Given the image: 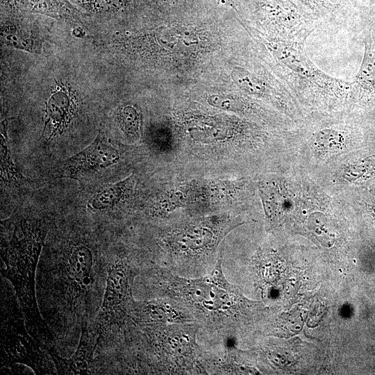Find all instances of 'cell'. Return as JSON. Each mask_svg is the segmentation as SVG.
Instances as JSON below:
<instances>
[{
  "mask_svg": "<svg viewBox=\"0 0 375 375\" xmlns=\"http://www.w3.org/2000/svg\"><path fill=\"white\" fill-rule=\"evenodd\" d=\"M141 270V265L128 257L117 256L108 262L102 303L92 323L98 334V344L111 335L122 338L124 342L135 303L133 281Z\"/></svg>",
  "mask_w": 375,
  "mask_h": 375,
  "instance_id": "7",
  "label": "cell"
},
{
  "mask_svg": "<svg viewBox=\"0 0 375 375\" xmlns=\"http://www.w3.org/2000/svg\"><path fill=\"white\" fill-rule=\"evenodd\" d=\"M128 347L140 373L207 374L197 322L132 325Z\"/></svg>",
  "mask_w": 375,
  "mask_h": 375,
  "instance_id": "2",
  "label": "cell"
},
{
  "mask_svg": "<svg viewBox=\"0 0 375 375\" xmlns=\"http://www.w3.org/2000/svg\"><path fill=\"white\" fill-rule=\"evenodd\" d=\"M117 122L120 128L130 137H137L140 130V116L133 106L121 107L117 113Z\"/></svg>",
  "mask_w": 375,
  "mask_h": 375,
  "instance_id": "21",
  "label": "cell"
},
{
  "mask_svg": "<svg viewBox=\"0 0 375 375\" xmlns=\"http://www.w3.org/2000/svg\"><path fill=\"white\" fill-rule=\"evenodd\" d=\"M222 263V253L209 273L196 278L183 277L158 265L145 272L158 297L178 302L190 312L201 330L226 343L238 326L256 314L260 305L246 299L240 288L227 281Z\"/></svg>",
  "mask_w": 375,
  "mask_h": 375,
  "instance_id": "1",
  "label": "cell"
},
{
  "mask_svg": "<svg viewBox=\"0 0 375 375\" xmlns=\"http://www.w3.org/2000/svg\"><path fill=\"white\" fill-rule=\"evenodd\" d=\"M231 78L235 85L249 95L272 101L290 117L294 113L295 109L291 94L285 88L278 89L242 67L233 68Z\"/></svg>",
  "mask_w": 375,
  "mask_h": 375,
  "instance_id": "14",
  "label": "cell"
},
{
  "mask_svg": "<svg viewBox=\"0 0 375 375\" xmlns=\"http://www.w3.org/2000/svg\"><path fill=\"white\" fill-rule=\"evenodd\" d=\"M78 6L92 13H110L121 10L126 0H73Z\"/></svg>",
  "mask_w": 375,
  "mask_h": 375,
  "instance_id": "22",
  "label": "cell"
},
{
  "mask_svg": "<svg viewBox=\"0 0 375 375\" xmlns=\"http://www.w3.org/2000/svg\"><path fill=\"white\" fill-rule=\"evenodd\" d=\"M133 183V174H130L122 181L102 188L88 201V208L93 211L113 208L130 194Z\"/></svg>",
  "mask_w": 375,
  "mask_h": 375,
  "instance_id": "17",
  "label": "cell"
},
{
  "mask_svg": "<svg viewBox=\"0 0 375 375\" xmlns=\"http://www.w3.org/2000/svg\"><path fill=\"white\" fill-rule=\"evenodd\" d=\"M76 100L72 88L61 82L56 84L46 102L44 134L52 140L69 125L76 112Z\"/></svg>",
  "mask_w": 375,
  "mask_h": 375,
  "instance_id": "13",
  "label": "cell"
},
{
  "mask_svg": "<svg viewBox=\"0 0 375 375\" xmlns=\"http://www.w3.org/2000/svg\"><path fill=\"white\" fill-rule=\"evenodd\" d=\"M262 40L287 90L310 101L333 106L349 100L351 83L325 73L308 57L306 41L265 36Z\"/></svg>",
  "mask_w": 375,
  "mask_h": 375,
  "instance_id": "4",
  "label": "cell"
},
{
  "mask_svg": "<svg viewBox=\"0 0 375 375\" xmlns=\"http://www.w3.org/2000/svg\"><path fill=\"white\" fill-rule=\"evenodd\" d=\"M308 8L313 13L326 15L333 13L338 8L335 0H297Z\"/></svg>",
  "mask_w": 375,
  "mask_h": 375,
  "instance_id": "24",
  "label": "cell"
},
{
  "mask_svg": "<svg viewBox=\"0 0 375 375\" xmlns=\"http://www.w3.org/2000/svg\"><path fill=\"white\" fill-rule=\"evenodd\" d=\"M130 319L131 323L135 325L196 322L185 307L165 297L135 301Z\"/></svg>",
  "mask_w": 375,
  "mask_h": 375,
  "instance_id": "11",
  "label": "cell"
},
{
  "mask_svg": "<svg viewBox=\"0 0 375 375\" xmlns=\"http://www.w3.org/2000/svg\"><path fill=\"white\" fill-rule=\"evenodd\" d=\"M238 224L226 220H201L183 225L165 236L167 260L163 267L176 274L204 268L211 271L222 250L215 256L226 234Z\"/></svg>",
  "mask_w": 375,
  "mask_h": 375,
  "instance_id": "6",
  "label": "cell"
},
{
  "mask_svg": "<svg viewBox=\"0 0 375 375\" xmlns=\"http://www.w3.org/2000/svg\"><path fill=\"white\" fill-rule=\"evenodd\" d=\"M346 131L337 126H327L315 134V143L324 151H334L342 147L346 140Z\"/></svg>",
  "mask_w": 375,
  "mask_h": 375,
  "instance_id": "20",
  "label": "cell"
},
{
  "mask_svg": "<svg viewBox=\"0 0 375 375\" xmlns=\"http://www.w3.org/2000/svg\"><path fill=\"white\" fill-rule=\"evenodd\" d=\"M80 340L76 351L69 358L60 356L55 349L43 346L53 362L58 374H92V367L95 351L98 346V334L87 320L81 323Z\"/></svg>",
  "mask_w": 375,
  "mask_h": 375,
  "instance_id": "10",
  "label": "cell"
},
{
  "mask_svg": "<svg viewBox=\"0 0 375 375\" xmlns=\"http://www.w3.org/2000/svg\"><path fill=\"white\" fill-rule=\"evenodd\" d=\"M21 306L10 290H1V367L14 369L24 365L37 374L56 372L44 353L42 344L26 331Z\"/></svg>",
  "mask_w": 375,
  "mask_h": 375,
  "instance_id": "8",
  "label": "cell"
},
{
  "mask_svg": "<svg viewBox=\"0 0 375 375\" xmlns=\"http://www.w3.org/2000/svg\"><path fill=\"white\" fill-rule=\"evenodd\" d=\"M366 94H375V43L372 38L365 42L363 58L351 83L349 100Z\"/></svg>",
  "mask_w": 375,
  "mask_h": 375,
  "instance_id": "16",
  "label": "cell"
},
{
  "mask_svg": "<svg viewBox=\"0 0 375 375\" xmlns=\"http://www.w3.org/2000/svg\"><path fill=\"white\" fill-rule=\"evenodd\" d=\"M13 11L40 13L53 17H69L72 12L64 0H2Z\"/></svg>",
  "mask_w": 375,
  "mask_h": 375,
  "instance_id": "18",
  "label": "cell"
},
{
  "mask_svg": "<svg viewBox=\"0 0 375 375\" xmlns=\"http://www.w3.org/2000/svg\"><path fill=\"white\" fill-rule=\"evenodd\" d=\"M208 102L215 107L233 112H242L249 108L244 101L233 97L212 95L208 99Z\"/></svg>",
  "mask_w": 375,
  "mask_h": 375,
  "instance_id": "23",
  "label": "cell"
},
{
  "mask_svg": "<svg viewBox=\"0 0 375 375\" xmlns=\"http://www.w3.org/2000/svg\"><path fill=\"white\" fill-rule=\"evenodd\" d=\"M40 219H19L9 240L1 238V274L12 285L32 336L49 346L53 334L42 318L35 295V276L46 236Z\"/></svg>",
  "mask_w": 375,
  "mask_h": 375,
  "instance_id": "3",
  "label": "cell"
},
{
  "mask_svg": "<svg viewBox=\"0 0 375 375\" xmlns=\"http://www.w3.org/2000/svg\"><path fill=\"white\" fill-rule=\"evenodd\" d=\"M97 260L92 248L78 242L69 246L53 265V285L49 288L53 304L75 322L78 315L81 321L90 319L89 298L96 280Z\"/></svg>",
  "mask_w": 375,
  "mask_h": 375,
  "instance_id": "5",
  "label": "cell"
},
{
  "mask_svg": "<svg viewBox=\"0 0 375 375\" xmlns=\"http://www.w3.org/2000/svg\"><path fill=\"white\" fill-rule=\"evenodd\" d=\"M1 39L6 45L31 53H42V41L35 28L14 19L1 22Z\"/></svg>",
  "mask_w": 375,
  "mask_h": 375,
  "instance_id": "15",
  "label": "cell"
},
{
  "mask_svg": "<svg viewBox=\"0 0 375 375\" xmlns=\"http://www.w3.org/2000/svg\"><path fill=\"white\" fill-rule=\"evenodd\" d=\"M257 12L269 33L268 36L283 40L306 41L316 26L290 0H258Z\"/></svg>",
  "mask_w": 375,
  "mask_h": 375,
  "instance_id": "9",
  "label": "cell"
},
{
  "mask_svg": "<svg viewBox=\"0 0 375 375\" xmlns=\"http://www.w3.org/2000/svg\"><path fill=\"white\" fill-rule=\"evenodd\" d=\"M119 158V151L98 135L86 148L63 161L61 169L72 176L113 165Z\"/></svg>",
  "mask_w": 375,
  "mask_h": 375,
  "instance_id": "12",
  "label": "cell"
},
{
  "mask_svg": "<svg viewBox=\"0 0 375 375\" xmlns=\"http://www.w3.org/2000/svg\"><path fill=\"white\" fill-rule=\"evenodd\" d=\"M1 176L7 184H17L22 178L12 161L4 127H1Z\"/></svg>",
  "mask_w": 375,
  "mask_h": 375,
  "instance_id": "19",
  "label": "cell"
}]
</instances>
